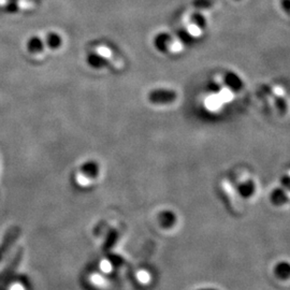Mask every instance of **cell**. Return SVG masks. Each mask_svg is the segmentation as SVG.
Masks as SVG:
<instances>
[{"mask_svg": "<svg viewBox=\"0 0 290 290\" xmlns=\"http://www.w3.org/2000/svg\"><path fill=\"white\" fill-rule=\"evenodd\" d=\"M95 53L102 58H107V59L112 60V64L114 67L116 68L122 67V62L119 59H117V58L114 56L113 52L109 48L105 47V45H98V47H95Z\"/></svg>", "mask_w": 290, "mask_h": 290, "instance_id": "4", "label": "cell"}, {"mask_svg": "<svg viewBox=\"0 0 290 290\" xmlns=\"http://www.w3.org/2000/svg\"><path fill=\"white\" fill-rule=\"evenodd\" d=\"M19 235H21V228L19 227H12L6 231L3 240L1 244H0V261L2 260L4 255L8 253V250L11 248L12 245L14 244V242L17 240Z\"/></svg>", "mask_w": 290, "mask_h": 290, "instance_id": "1", "label": "cell"}, {"mask_svg": "<svg viewBox=\"0 0 290 290\" xmlns=\"http://www.w3.org/2000/svg\"><path fill=\"white\" fill-rule=\"evenodd\" d=\"M27 48L29 50L30 53H40V52L43 50V42L40 40V39L35 37L31 38L28 41Z\"/></svg>", "mask_w": 290, "mask_h": 290, "instance_id": "5", "label": "cell"}, {"mask_svg": "<svg viewBox=\"0 0 290 290\" xmlns=\"http://www.w3.org/2000/svg\"><path fill=\"white\" fill-rule=\"evenodd\" d=\"M47 43L50 48L52 49H56L60 45V38L56 36L55 34H51L49 37H48V40H47Z\"/></svg>", "mask_w": 290, "mask_h": 290, "instance_id": "6", "label": "cell"}, {"mask_svg": "<svg viewBox=\"0 0 290 290\" xmlns=\"http://www.w3.org/2000/svg\"><path fill=\"white\" fill-rule=\"evenodd\" d=\"M186 29H187V31H188V34L192 37H198V36H200V34H201V29H200L199 26L193 22L187 25Z\"/></svg>", "mask_w": 290, "mask_h": 290, "instance_id": "7", "label": "cell"}, {"mask_svg": "<svg viewBox=\"0 0 290 290\" xmlns=\"http://www.w3.org/2000/svg\"><path fill=\"white\" fill-rule=\"evenodd\" d=\"M22 258H23V250L21 248L14 255V257H13V259L10 261L8 267H6L2 272L0 273V287L3 286L5 282L10 279V276L15 272L17 267L19 266V263H21L22 261Z\"/></svg>", "mask_w": 290, "mask_h": 290, "instance_id": "2", "label": "cell"}, {"mask_svg": "<svg viewBox=\"0 0 290 290\" xmlns=\"http://www.w3.org/2000/svg\"><path fill=\"white\" fill-rule=\"evenodd\" d=\"M138 279L142 283H146L148 282V280H150V275H148L146 271H140V272L138 273Z\"/></svg>", "mask_w": 290, "mask_h": 290, "instance_id": "8", "label": "cell"}, {"mask_svg": "<svg viewBox=\"0 0 290 290\" xmlns=\"http://www.w3.org/2000/svg\"><path fill=\"white\" fill-rule=\"evenodd\" d=\"M148 99L154 103H169L176 99V93L170 89H156L150 93Z\"/></svg>", "mask_w": 290, "mask_h": 290, "instance_id": "3", "label": "cell"}]
</instances>
